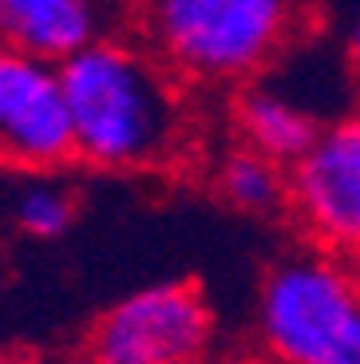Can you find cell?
Returning <instances> with one entry per match:
<instances>
[{
    "label": "cell",
    "instance_id": "cell-6",
    "mask_svg": "<svg viewBox=\"0 0 360 364\" xmlns=\"http://www.w3.org/2000/svg\"><path fill=\"white\" fill-rule=\"evenodd\" d=\"M72 159L60 64L0 44V163L48 174Z\"/></svg>",
    "mask_w": 360,
    "mask_h": 364
},
{
    "label": "cell",
    "instance_id": "cell-4",
    "mask_svg": "<svg viewBox=\"0 0 360 364\" xmlns=\"http://www.w3.org/2000/svg\"><path fill=\"white\" fill-rule=\"evenodd\" d=\"M218 321L194 282H154L111 301L83 337V364H210Z\"/></svg>",
    "mask_w": 360,
    "mask_h": 364
},
{
    "label": "cell",
    "instance_id": "cell-5",
    "mask_svg": "<svg viewBox=\"0 0 360 364\" xmlns=\"http://www.w3.org/2000/svg\"><path fill=\"white\" fill-rule=\"evenodd\" d=\"M289 210L317 250L360 265V111L324 123L289 166Z\"/></svg>",
    "mask_w": 360,
    "mask_h": 364
},
{
    "label": "cell",
    "instance_id": "cell-2",
    "mask_svg": "<svg viewBox=\"0 0 360 364\" xmlns=\"http://www.w3.org/2000/svg\"><path fill=\"white\" fill-rule=\"evenodd\" d=\"M309 0H135V24L182 83L245 87L281 60Z\"/></svg>",
    "mask_w": 360,
    "mask_h": 364
},
{
    "label": "cell",
    "instance_id": "cell-8",
    "mask_svg": "<svg viewBox=\"0 0 360 364\" xmlns=\"http://www.w3.org/2000/svg\"><path fill=\"white\" fill-rule=\"evenodd\" d=\"M321 127L324 123L305 103L270 83H245L242 95L234 100V131L242 135V143L277 159L281 166L297 163L321 135Z\"/></svg>",
    "mask_w": 360,
    "mask_h": 364
},
{
    "label": "cell",
    "instance_id": "cell-12",
    "mask_svg": "<svg viewBox=\"0 0 360 364\" xmlns=\"http://www.w3.org/2000/svg\"><path fill=\"white\" fill-rule=\"evenodd\" d=\"M0 364H36V360H28V356H0Z\"/></svg>",
    "mask_w": 360,
    "mask_h": 364
},
{
    "label": "cell",
    "instance_id": "cell-11",
    "mask_svg": "<svg viewBox=\"0 0 360 364\" xmlns=\"http://www.w3.org/2000/svg\"><path fill=\"white\" fill-rule=\"evenodd\" d=\"M349 68L356 72V80H360V16L352 20V28H349Z\"/></svg>",
    "mask_w": 360,
    "mask_h": 364
},
{
    "label": "cell",
    "instance_id": "cell-7",
    "mask_svg": "<svg viewBox=\"0 0 360 364\" xmlns=\"http://www.w3.org/2000/svg\"><path fill=\"white\" fill-rule=\"evenodd\" d=\"M103 0H0V44L63 64L103 36Z\"/></svg>",
    "mask_w": 360,
    "mask_h": 364
},
{
    "label": "cell",
    "instance_id": "cell-3",
    "mask_svg": "<svg viewBox=\"0 0 360 364\" xmlns=\"http://www.w3.org/2000/svg\"><path fill=\"white\" fill-rule=\"evenodd\" d=\"M258 341L273 364H360V265L329 250L277 262L258 289Z\"/></svg>",
    "mask_w": 360,
    "mask_h": 364
},
{
    "label": "cell",
    "instance_id": "cell-1",
    "mask_svg": "<svg viewBox=\"0 0 360 364\" xmlns=\"http://www.w3.org/2000/svg\"><path fill=\"white\" fill-rule=\"evenodd\" d=\"M72 159L91 171H159L190 143L182 80L151 48L100 36L60 64Z\"/></svg>",
    "mask_w": 360,
    "mask_h": 364
},
{
    "label": "cell",
    "instance_id": "cell-10",
    "mask_svg": "<svg viewBox=\"0 0 360 364\" xmlns=\"http://www.w3.org/2000/svg\"><path fill=\"white\" fill-rule=\"evenodd\" d=\"M75 214H80V202H75V191L63 186L55 178H32L24 191L16 194V206H12V218H16V230L28 237H40V242H52V237H63L72 230Z\"/></svg>",
    "mask_w": 360,
    "mask_h": 364
},
{
    "label": "cell",
    "instance_id": "cell-9",
    "mask_svg": "<svg viewBox=\"0 0 360 364\" xmlns=\"http://www.w3.org/2000/svg\"><path fill=\"white\" fill-rule=\"evenodd\" d=\"M214 191L242 214H277L289 206V166L242 143L214 163Z\"/></svg>",
    "mask_w": 360,
    "mask_h": 364
}]
</instances>
